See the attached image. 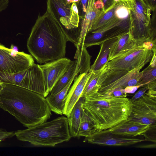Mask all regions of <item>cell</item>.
<instances>
[{"label": "cell", "mask_w": 156, "mask_h": 156, "mask_svg": "<svg viewBox=\"0 0 156 156\" xmlns=\"http://www.w3.org/2000/svg\"><path fill=\"white\" fill-rule=\"evenodd\" d=\"M140 87L132 98L130 99L132 103L141 98L145 94L148 89L147 84Z\"/></svg>", "instance_id": "30"}, {"label": "cell", "mask_w": 156, "mask_h": 156, "mask_svg": "<svg viewBox=\"0 0 156 156\" xmlns=\"http://www.w3.org/2000/svg\"><path fill=\"white\" fill-rule=\"evenodd\" d=\"M68 124V118L61 116L26 129L18 130L15 135L18 140L34 146L54 147L71 138Z\"/></svg>", "instance_id": "4"}, {"label": "cell", "mask_w": 156, "mask_h": 156, "mask_svg": "<svg viewBox=\"0 0 156 156\" xmlns=\"http://www.w3.org/2000/svg\"><path fill=\"white\" fill-rule=\"evenodd\" d=\"M95 1L96 0H88L86 12L79 27L80 35L76 53L80 51L87 34L104 11L95 7L94 5Z\"/></svg>", "instance_id": "15"}, {"label": "cell", "mask_w": 156, "mask_h": 156, "mask_svg": "<svg viewBox=\"0 0 156 156\" xmlns=\"http://www.w3.org/2000/svg\"><path fill=\"white\" fill-rule=\"evenodd\" d=\"M94 123L89 115L83 108L81 122L77 137H87L95 131Z\"/></svg>", "instance_id": "24"}, {"label": "cell", "mask_w": 156, "mask_h": 156, "mask_svg": "<svg viewBox=\"0 0 156 156\" xmlns=\"http://www.w3.org/2000/svg\"><path fill=\"white\" fill-rule=\"evenodd\" d=\"M94 5L95 7L98 9L104 11V3L101 0H96Z\"/></svg>", "instance_id": "37"}, {"label": "cell", "mask_w": 156, "mask_h": 156, "mask_svg": "<svg viewBox=\"0 0 156 156\" xmlns=\"http://www.w3.org/2000/svg\"><path fill=\"white\" fill-rule=\"evenodd\" d=\"M130 27L129 16L126 19H122L116 15L102 27L89 31L85 37L82 46L87 48L94 45H100L106 41L117 37L128 32Z\"/></svg>", "instance_id": "9"}, {"label": "cell", "mask_w": 156, "mask_h": 156, "mask_svg": "<svg viewBox=\"0 0 156 156\" xmlns=\"http://www.w3.org/2000/svg\"><path fill=\"white\" fill-rule=\"evenodd\" d=\"M65 28L47 8L39 15L27 41L29 52L37 62L46 63L65 57L68 41Z\"/></svg>", "instance_id": "1"}, {"label": "cell", "mask_w": 156, "mask_h": 156, "mask_svg": "<svg viewBox=\"0 0 156 156\" xmlns=\"http://www.w3.org/2000/svg\"><path fill=\"white\" fill-rule=\"evenodd\" d=\"M88 0H79L76 3L79 15L82 20L84 17L87 6Z\"/></svg>", "instance_id": "28"}, {"label": "cell", "mask_w": 156, "mask_h": 156, "mask_svg": "<svg viewBox=\"0 0 156 156\" xmlns=\"http://www.w3.org/2000/svg\"><path fill=\"white\" fill-rule=\"evenodd\" d=\"M18 86L41 94L44 97L48 95L42 70L39 65L35 63L23 71Z\"/></svg>", "instance_id": "14"}, {"label": "cell", "mask_w": 156, "mask_h": 156, "mask_svg": "<svg viewBox=\"0 0 156 156\" xmlns=\"http://www.w3.org/2000/svg\"><path fill=\"white\" fill-rule=\"evenodd\" d=\"M145 141V139L135 137H126L116 135L109 129L96 131L85 137L84 140L93 144L117 146L131 145Z\"/></svg>", "instance_id": "13"}, {"label": "cell", "mask_w": 156, "mask_h": 156, "mask_svg": "<svg viewBox=\"0 0 156 156\" xmlns=\"http://www.w3.org/2000/svg\"><path fill=\"white\" fill-rule=\"evenodd\" d=\"M117 38L106 41L99 45L100 49L99 53L94 63L90 66L89 71L99 70L108 62L110 49Z\"/></svg>", "instance_id": "22"}, {"label": "cell", "mask_w": 156, "mask_h": 156, "mask_svg": "<svg viewBox=\"0 0 156 156\" xmlns=\"http://www.w3.org/2000/svg\"><path fill=\"white\" fill-rule=\"evenodd\" d=\"M3 85V83L0 81V90L2 88Z\"/></svg>", "instance_id": "38"}, {"label": "cell", "mask_w": 156, "mask_h": 156, "mask_svg": "<svg viewBox=\"0 0 156 156\" xmlns=\"http://www.w3.org/2000/svg\"><path fill=\"white\" fill-rule=\"evenodd\" d=\"M34 63L31 55L19 51L12 45L9 48L0 44V72L15 73L25 70Z\"/></svg>", "instance_id": "10"}, {"label": "cell", "mask_w": 156, "mask_h": 156, "mask_svg": "<svg viewBox=\"0 0 156 156\" xmlns=\"http://www.w3.org/2000/svg\"><path fill=\"white\" fill-rule=\"evenodd\" d=\"M73 61L65 57L39 65L48 95L71 66Z\"/></svg>", "instance_id": "12"}, {"label": "cell", "mask_w": 156, "mask_h": 156, "mask_svg": "<svg viewBox=\"0 0 156 156\" xmlns=\"http://www.w3.org/2000/svg\"><path fill=\"white\" fill-rule=\"evenodd\" d=\"M78 74L76 73L74 74L66 86L60 92L55 95L50 94L46 98L51 111L56 114H63L68 91L73 81Z\"/></svg>", "instance_id": "19"}, {"label": "cell", "mask_w": 156, "mask_h": 156, "mask_svg": "<svg viewBox=\"0 0 156 156\" xmlns=\"http://www.w3.org/2000/svg\"><path fill=\"white\" fill-rule=\"evenodd\" d=\"M147 85L148 89L145 94L156 100V80L149 83Z\"/></svg>", "instance_id": "29"}, {"label": "cell", "mask_w": 156, "mask_h": 156, "mask_svg": "<svg viewBox=\"0 0 156 156\" xmlns=\"http://www.w3.org/2000/svg\"><path fill=\"white\" fill-rule=\"evenodd\" d=\"M80 71L77 66V60L73 61L72 63L66 72L57 82L50 93L55 95L62 90L67 85L72 77Z\"/></svg>", "instance_id": "23"}, {"label": "cell", "mask_w": 156, "mask_h": 156, "mask_svg": "<svg viewBox=\"0 0 156 156\" xmlns=\"http://www.w3.org/2000/svg\"><path fill=\"white\" fill-rule=\"evenodd\" d=\"M85 98L80 97L73 108L69 116L67 117L68 126L72 137H77L81 122L83 103Z\"/></svg>", "instance_id": "20"}, {"label": "cell", "mask_w": 156, "mask_h": 156, "mask_svg": "<svg viewBox=\"0 0 156 156\" xmlns=\"http://www.w3.org/2000/svg\"><path fill=\"white\" fill-rule=\"evenodd\" d=\"M142 71V75L138 85H141L143 86L149 83L156 80V66L149 65Z\"/></svg>", "instance_id": "27"}, {"label": "cell", "mask_w": 156, "mask_h": 156, "mask_svg": "<svg viewBox=\"0 0 156 156\" xmlns=\"http://www.w3.org/2000/svg\"><path fill=\"white\" fill-rule=\"evenodd\" d=\"M120 2L114 3L105 11L96 22L92 26L89 31H93L99 29L114 18L116 16V9Z\"/></svg>", "instance_id": "25"}, {"label": "cell", "mask_w": 156, "mask_h": 156, "mask_svg": "<svg viewBox=\"0 0 156 156\" xmlns=\"http://www.w3.org/2000/svg\"><path fill=\"white\" fill-rule=\"evenodd\" d=\"M150 126L136 122L129 118L109 129L113 133L126 137H135L147 132Z\"/></svg>", "instance_id": "17"}, {"label": "cell", "mask_w": 156, "mask_h": 156, "mask_svg": "<svg viewBox=\"0 0 156 156\" xmlns=\"http://www.w3.org/2000/svg\"><path fill=\"white\" fill-rule=\"evenodd\" d=\"M140 69L130 71L109 69L107 68L101 76L98 82V92L108 95L116 88L124 89L128 86L138 85L142 75Z\"/></svg>", "instance_id": "7"}, {"label": "cell", "mask_w": 156, "mask_h": 156, "mask_svg": "<svg viewBox=\"0 0 156 156\" xmlns=\"http://www.w3.org/2000/svg\"><path fill=\"white\" fill-rule=\"evenodd\" d=\"M140 43L132 49L107 63L108 69L130 71L140 69L150 62L153 55L152 51L145 48Z\"/></svg>", "instance_id": "8"}, {"label": "cell", "mask_w": 156, "mask_h": 156, "mask_svg": "<svg viewBox=\"0 0 156 156\" xmlns=\"http://www.w3.org/2000/svg\"><path fill=\"white\" fill-rule=\"evenodd\" d=\"M15 135L14 131L8 132L5 130L0 128V142L7 138H11Z\"/></svg>", "instance_id": "32"}, {"label": "cell", "mask_w": 156, "mask_h": 156, "mask_svg": "<svg viewBox=\"0 0 156 156\" xmlns=\"http://www.w3.org/2000/svg\"><path fill=\"white\" fill-rule=\"evenodd\" d=\"M3 83L0 90V108L30 128L47 121L51 115L46 98L20 86Z\"/></svg>", "instance_id": "2"}, {"label": "cell", "mask_w": 156, "mask_h": 156, "mask_svg": "<svg viewBox=\"0 0 156 156\" xmlns=\"http://www.w3.org/2000/svg\"><path fill=\"white\" fill-rule=\"evenodd\" d=\"M107 68L106 63L99 70L89 71V77L81 97L85 98L98 92L100 87L98 84L100 77Z\"/></svg>", "instance_id": "21"}, {"label": "cell", "mask_w": 156, "mask_h": 156, "mask_svg": "<svg viewBox=\"0 0 156 156\" xmlns=\"http://www.w3.org/2000/svg\"><path fill=\"white\" fill-rule=\"evenodd\" d=\"M101 0L104 5V11H105L106 9L110 7L114 3V0Z\"/></svg>", "instance_id": "36"}, {"label": "cell", "mask_w": 156, "mask_h": 156, "mask_svg": "<svg viewBox=\"0 0 156 156\" xmlns=\"http://www.w3.org/2000/svg\"><path fill=\"white\" fill-rule=\"evenodd\" d=\"M142 87V86L141 85L128 86L124 88L123 90L127 94H133L135 93L138 88Z\"/></svg>", "instance_id": "33"}, {"label": "cell", "mask_w": 156, "mask_h": 156, "mask_svg": "<svg viewBox=\"0 0 156 156\" xmlns=\"http://www.w3.org/2000/svg\"><path fill=\"white\" fill-rule=\"evenodd\" d=\"M132 105L130 99L98 92L85 97L82 107L92 120L96 131L109 129L127 119Z\"/></svg>", "instance_id": "3"}, {"label": "cell", "mask_w": 156, "mask_h": 156, "mask_svg": "<svg viewBox=\"0 0 156 156\" xmlns=\"http://www.w3.org/2000/svg\"><path fill=\"white\" fill-rule=\"evenodd\" d=\"M124 89L120 88H116L111 92L108 95L115 98H126L127 94L123 90Z\"/></svg>", "instance_id": "31"}, {"label": "cell", "mask_w": 156, "mask_h": 156, "mask_svg": "<svg viewBox=\"0 0 156 156\" xmlns=\"http://www.w3.org/2000/svg\"><path fill=\"white\" fill-rule=\"evenodd\" d=\"M86 48L83 46L81 47L79 53L75 58L77 60L80 74L87 73L90 69L91 56L88 53Z\"/></svg>", "instance_id": "26"}, {"label": "cell", "mask_w": 156, "mask_h": 156, "mask_svg": "<svg viewBox=\"0 0 156 156\" xmlns=\"http://www.w3.org/2000/svg\"><path fill=\"white\" fill-rule=\"evenodd\" d=\"M126 0H114V3L121 1H123Z\"/></svg>", "instance_id": "39"}, {"label": "cell", "mask_w": 156, "mask_h": 156, "mask_svg": "<svg viewBox=\"0 0 156 156\" xmlns=\"http://www.w3.org/2000/svg\"><path fill=\"white\" fill-rule=\"evenodd\" d=\"M90 76V73L80 74L74 79L70 88L66 99L63 114L68 117L76 103L81 97Z\"/></svg>", "instance_id": "16"}, {"label": "cell", "mask_w": 156, "mask_h": 156, "mask_svg": "<svg viewBox=\"0 0 156 156\" xmlns=\"http://www.w3.org/2000/svg\"><path fill=\"white\" fill-rule=\"evenodd\" d=\"M145 4L151 9V11L156 10V0H143Z\"/></svg>", "instance_id": "34"}, {"label": "cell", "mask_w": 156, "mask_h": 156, "mask_svg": "<svg viewBox=\"0 0 156 156\" xmlns=\"http://www.w3.org/2000/svg\"><path fill=\"white\" fill-rule=\"evenodd\" d=\"M129 11L130 32L133 39L143 42L151 40V10L143 0H126Z\"/></svg>", "instance_id": "5"}, {"label": "cell", "mask_w": 156, "mask_h": 156, "mask_svg": "<svg viewBox=\"0 0 156 156\" xmlns=\"http://www.w3.org/2000/svg\"><path fill=\"white\" fill-rule=\"evenodd\" d=\"M133 103L129 117L131 120L150 126L156 124V100L145 94Z\"/></svg>", "instance_id": "11"}, {"label": "cell", "mask_w": 156, "mask_h": 156, "mask_svg": "<svg viewBox=\"0 0 156 156\" xmlns=\"http://www.w3.org/2000/svg\"><path fill=\"white\" fill-rule=\"evenodd\" d=\"M9 3V0H0V13L8 8Z\"/></svg>", "instance_id": "35"}, {"label": "cell", "mask_w": 156, "mask_h": 156, "mask_svg": "<svg viewBox=\"0 0 156 156\" xmlns=\"http://www.w3.org/2000/svg\"><path fill=\"white\" fill-rule=\"evenodd\" d=\"M139 43L133 39L130 30L119 36L110 49L108 62L122 55Z\"/></svg>", "instance_id": "18"}, {"label": "cell", "mask_w": 156, "mask_h": 156, "mask_svg": "<svg viewBox=\"0 0 156 156\" xmlns=\"http://www.w3.org/2000/svg\"><path fill=\"white\" fill-rule=\"evenodd\" d=\"M47 8L65 28L66 37L75 35L81 20L74 0H47Z\"/></svg>", "instance_id": "6"}]
</instances>
